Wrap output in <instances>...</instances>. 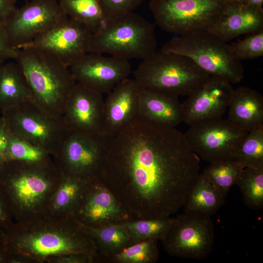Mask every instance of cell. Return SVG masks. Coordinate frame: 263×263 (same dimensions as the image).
<instances>
[{
    "label": "cell",
    "mask_w": 263,
    "mask_h": 263,
    "mask_svg": "<svg viewBox=\"0 0 263 263\" xmlns=\"http://www.w3.org/2000/svg\"><path fill=\"white\" fill-rule=\"evenodd\" d=\"M200 174V158L176 127L137 118L114 136L99 177L136 219L170 217Z\"/></svg>",
    "instance_id": "obj_1"
},
{
    "label": "cell",
    "mask_w": 263,
    "mask_h": 263,
    "mask_svg": "<svg viewBox=\"0 0 263 263\" xmlns=\"http://www.w3.org/2000/svg\"><path fill=\"white\" fill-rule=\"evenodd\" d=\"M9 253L8 263H46L50 258L83 254L95 259V245L73 216L58 220L42 217L26 223L15 222L3 230Z\"/></svg>",
    "instance_id": "obj_2"
},
{
    "label": "cell",
    "mask_w": 263,
    "mask_h": 263,
    "mask_svg": "<svg viewBox=\"0 0 263 263\" xmlns=\"http://www.w3.org/2000/svg\"><path fill=\"white\" fill-rule=\"evenodd\" d=\"M60 178L53 159L39 163L2 161L0 186L10 203L15 222L26 223L43 217Z\"/></svg>",
    "instance_id": "obj_3"
},
{
    "label": "cell",
    "mask_w": 263,
    "mask_h": 263,
    "mask_svg": "<svg viewBox=\"0 0 263 263\" xmlns=\"http://www.w3.org/2000/svg\"><path fill=\"white\" fill-rule=\"evenodd\" d=\"M14 60L25 75L32 101L50 115L62 118L67 98L76 83L69 67L54 55L33 47L19 49Z\"/></svg>",
    "instance_id": "obj_4"
},
{
    "label": "cell",
    "mask_w": 263,
    "mask_h": 263,
    "mask_svg": "<svg viewBox=\"0 0 263 263\" xmlns=\"http://www.w3.org/2000/svg\"><path fill=\"white\" fill-rule=\"evenodd\" d=\"M157 44L153 24L132 12L107 21L93 33L89 53L143 60L156 51Z\"/></svg>",
    "instance_id": "obj_5"
},
{
    "label": "cell",
    "mask_w": 263,
    "mask_h": 263,
    "mask_svg": "<svg viewBox=\"0 0 263 263\" xmlns=\"http://www.w3.org/2000/svg\"><path fill=\"white\" fill-rule=\"evenodd\" d=\"M133 76L141 88L188 96L210 75L188 57L160 50L142 60Z\"/></svg>",
    "instance_id": "obj_6"
},
{
    "label": "cell",
    "mask_w": 263,
    "mask_h": 263,
    "mask_svg": "<svg viewBox=\"0 0 263 263\" xmlns=\"http://www.w3.org/2000/svg\"><path fill=\"white\" fill-rule=\"evenodd\" d=\"M161 50L187 56L209 75L220 76L231 84L243 79L242 61L231 56L229 44L209 31L172 38Z\"/></svg>",
    "instance_id": "obj_7"
},
{
    "label": "cell",
    "mask_w": 263,
    "mask_h": 263,
    "mask_svg": "<svg viewBox=\"0 0 263 263\" xmlns=\"http://www.w3.org/2000/svg\"><path fill=\"white\" fill-rule=\"evenodd\" d=\"M227 0H150L156 23L164 31L182 36L208 31L219 19Z\"/></svg>",
    "instance_id": "obj_8"
},
{
    "label": "cell",
    "mask_w": 263,
    "mask_h": 263,
    "mask_svg": "<svg viewBox=\"0 0 263 263\" xmlns=\"http://www.w3.org/2000/svg\"><path fill=\"white\" fill-rule=\"evenodd\" d=\"M113 136L69 129L53 159L61 174L90 180L99 177L103 158Z\"/></svg>",
    "instance_id": "obj_9"
},
{
    "label": "cell",
    "mask_w": 263,
    "mask_h": 263,
    "mask_svg": "<svg viewBox=\"0 0 263 263\" xmlns=\"http://www.w3.org/2000/svg\"><path fill=\"white\" fill-rule=\"evenodd\" d=\"M6 132L38 147L52 158L67 131L63 119L54 117L30 100L2 112Z\"/></svg>",
    "instance_id": "obj_10"
},
{
    "label": "cell",
    "mask_w": 263,
    "mask_h": 263,
    "mask_svg": "<svg viewBox=\"0 0 263 263\" xmlns=\"http://www.w3.org/2000/svg\"><path fill=\"white\" fill-rule=\"evenodd\" d=\"M248 133L222 116L197 121L184 133L191 150L211 163L234 160L238 146Z\"/></svg>",
    "instance_id": "obj_11"
},
{
    "label": "cell",
    "mask_w": 263,
    "mask_h": 263,
    "mask_svg": "<svg viewBox=\"0 0 263 263\" xmlns=\"http://www.w3.org/2000/svg\"><path fill=\"white\" fill-rule=\"evenodd\" d=\"M214 237L210 216L184 212L174 218L161 242L165 251L171 256L200 260L211 252Z\"/></svg>",
    "instance_id": "obj_12"
},
{
    "label": "cell",
    "mask_w": 263,
    "mask_h": 263,
    "mask_svg": "<svg viewBox=\"0 0 263 263\" xmlns=\"http://www.w3.org/2000/svg\"><path fill=\"white\" fill-rule=\"evenodd\" d=\"M67 17L56 0H32L16 8L2 25L11 45L19 49Z\"/></svg>",
    "instance_id": "obj_13"
},
{
    "label": "cell",
    "mask_w": 263,
    "mask_h": 263,
    "mask_svg": "<svg viewBox=\"0 0 263 263\" xmlns=\"http://www.w3.org/2000/svg\"><path fill=\"white\" fill-rule=\"evenodd\" d=\"M73 216L81 224L94 227L136 220L100 177L88 181Z\"/></svg>",
    "instance_id": "obj_14"
},
{
    "label": "cell",
    "mask_w": 263,
    "mask_h": 263,
    "mask_svg": "<svg viewBox=\"0 0 263 263\" xmlns=\"http://www.w3.org/2000/svg\"><path fill=\"white\" fill-rule=\"evenodd\" d=\"M92 34L85 24L67 17L22 48L47 52L69 67L89 53Z\"/></svg>",
    "instance_id": "obj_15"
},
{
    "label": "cell",
    "mask_w": 263,
    "mask_h": 263,
    "mask_svg": "<svg viewBox=\"0 0 263 263\" xmlns=\"http://www.w3.org/2000/svg\"><path fill=\"white\" fill-rule=\"evenodd\" d=\"M69 68L76 83L102 94L128 78L132 69L128 60L93 53L86 54Z\"/></svg>",
    "instance_id": "obj_16"
},
{
    "label": "cell",
    "mask_w": 263,
    "mask_h": 263,
    "mask_svg": "<svg viewBox=\"0 0 263 263\" xmlns=\"http://www.w3.org/2000/svg\"><path fill=\"white\" fill-rule=\"evenodd\" d=\"M233 90L228 81L210 75L181 103L183 122L190 125L204 119L222 117L228 108Z\"/></svg>",
    "instance_id": "obj_17"
},
{
    "label": "cell",
    "mask_w": 263,
    "mask_h": 263,
    "mask_svg": "<svg viewBox=\"0 0 263 263\" xmlns=\"http://www.w3.org/2000/svg\"><path fill=\"white\" fill-rule=\"evenodd\" d=\"M104 102L101 94L76 83L62 116L67 128L87 133L101 132Z\"/></svg>",
    "instance_id": "obj_18"
},
{
    "label": "cell",
    "mask_w": 263,
    "mask_h": 263,
    "mask_svg": "<svg viewBox=\"0 0 263 263\" xmlns=\"http://www.w3.org/2000/svg\"><path fill=\"white\" fill-rule=\"evenodd\" d=\"M140 87L133 78L118 83L104 102L101 132L113 137L138 116Z\"/></svg>",
    "instance_id": "obj_19"
},
{
    "label": "cell",
    "mask_w": 263,
    "mask_h": 263,
    "mask_svg": "<svg viewBox=\"0 0 263 263\" xmlns=\"http://www.w3.org/2000/svg\"><path fill=\"white\" fill-rule=\"evenodd\" d=\"M263 30V10L244 1H229L220 17L208 31L227 41L246 34Z\"/></svg>",
    "instance_id": "obj_20"
},
{
    "label": "cell",
    "mask_w": 263,
    "mask_h": 263,
    "mask_svg": "<svg viewBox=\"0 0 263 263\" xmlns=\"http://www.w3.org/2000/svg\"><path fill=\"white\" fill-rule=\"evenodd\" d=\"M138 118L158 125L176 127L183 120L179 96L164 91L140 87Z\"/></svg>",
    "instance_id": "obj_21"
},
{
    "label": "cell",
    "mask_w": 263,
    "mask_h": 263,
    "mask_svg": "<svg viewBox=\"0 0 263 263\" xmlns=\"http://www.w3.org/2000/svg\"><path fill=\"white\" fill-rule=\"evenodd\" d=\"M227 119L249 132L263 126V97L250 88L234 89L228 107Z\"/></svg>",
    "instance_id": "obj_22"
},
{
    "label": "cell",
    "mask_w": 263,
    "mask_h": 263,
    "mask_svg": "<svg viewBox=\"0 0 263 263\" xmlns=\"http://www.w3.org/2000/svg\"><path fill=\"white\" fill-rule=\"evenodd\" d=\"M32 100L25 75L15 61L0 64V109L7 110Z\"/></svg>",
    "instance_id": "obj_23"
},
{
    "label": "cell",
    "mask_w": 263,
    "mask_h": 263,
    "mask_svg": "<svg viewBox=\"0 0 263 263\" xmlns=\"http://www.w3.org/2000/svg\"><path fill=\"white\" fill-rule=\"evenodd\" d=\"M88 181L61 174L60 182L51 196L43 217L61 220L73 216Z\"/></svg>",
    "instance_id": "obj_24"
},
{
    "label": "cell",
    "mask_w": 263,
    "mask_h": 263,
    "mask_svg": "<svg viewBox=\"0 0 263 263\" xmlns=\"http://www.w3.org/2000/svg\"><path fill=\"white\" fill-rule=\"evenodd\" d=\"M83 226L95 245L96 263H107L114 255L132 244L131 236L124 224L98 227Z\"/></svg>",
    "instance_id": "obj_25"
},
{
    "label": "cell",
    "mask_w": 263,
    "mask_h": 263,
    "mask_svg": "<svg viewBox=\"0 0 263 263\" xmlns=\"http://www.w3.org/2000/svg\"><path fill=\"white\" fill-rule=\"evenodd\" d=\"M224 197L202 172L190 190L183 207L184 212L211 216L224 205Z\"/></svg>",
    "instance_id": "obj_26"
},
{
    "label": "cell",
    "mask_w": 263,
    "mask_h": 263,
    "mask_svg": "<svg viewBox=\"0 0 263 263\" xmlns=\"http://www.w3.org/2000/svg\"><path fill=\"white\" fill-rule=\"evenodd\" d=\"M59 3L68 17L83 23L93 33L107 21L99 0H59Z\"/></svg>",
    "instance_id": "obj_27"
},
{
    "label": "cell",
    "mask_w": 263,
    "mask_h": 263,
    "mask_svg": "<svg viewBox=\"0 0 263 263\" xmlns=\"http://www.w3.org/2000/svg\"><path fill=\"white\" fill-rule=\"evenodd\" d=\"M5 142L3 161L39 163L53 160L52 157L43 149L6 131Z\"/></svg>",
    "instance_id": "obj_28"
},
{
    "label": "cell",
    "mask_w": 263,
    "mask_h": 263,
    "mask_svg": "<svg viewBox=\"0 0 263 263\" xmlns=\"http://www.w3.org/2000/svg\"><path fill=\"white\" fill-rule=\"evenodd\" d=\"M243 168L234 160L210 163L203 171L217 190L225 197L236 184Z\"/></svg>",
    "instance_id": "obj_29"
},
{
    "label": "cell",
    "mask_w": 263,
    "mask_h": 263,
    "mask_svg": "<svg viewBox=\"0 0 263 263\" xmlns=\"http://www.w3.org/2000/svg\"><path fill=\"white\" fill-rule=\"evenodd\" d=\"M249 208L258 210L263 207V168H244L236 184Z\"/></svg>",
    "instance_id": "obj_30"
},
{
    "label": "cell",
    "mask_w": 263,
    "mask_h": 263,
    "mask_svg": "<svg viewBox=\"0 0 263 263\" xmlns=\"http://www.w3.org/2000/svg\"><path fill=\"white\" fill-rule=\"evenodd\" d=\"M174 218L170 217L136 219L124 223L131 239L132 244L146 240H160L164 238Z\"/></svg>",
    "instance_id": "obj_31"
},
{
    "label": "cell",
    "mask_w": 263,
    "mask_h": 263,
    "mask_svg": "<svg viewBox=\"0 0 263 263\" xmlns=\"http://www.w3.org/2000/svg\"><path fill=\"white\" fill-rule=\"evenodd\" d=\"M234 160L243 168H263V126L248 132L238 146Z\"/></svg>",
    "instance_id": "obj_32"
},
{
    "label": "cell",
    "mask_w": 263,
    "mask_h": 263,
    "mask_svg": "<svg viewBox=\"0 0 263 263\" xmlns=\"http://www.w3.org/2000/svg\"><path fill=\"white\" fill-rule=\"evenodd\" d=\"M158 240H146L132 244L110 258V263H154L159 257Z\"/></svg>",
    "instance_id": "obj_33"
},
{
    "label": "cell",
    "mask_w": 263,
    "mask_h": 263,
    "mask_svg": "<svg viewBox=\"0 0 263 263\" xmlns=\"http://www.w3.org/2000/svg\"><path fill=\"white\" fill-rule=\"evenodd\" d=\"M231 56L238 60L251 59L263 56V30L250 34L243 39L229 44Z\"/></svg>",
    "instance_id": "obj_34"
},
{
    "label": "cell",
    "mask_w": 263,
    "mask_h": 263,
    "mask_svg": "<svg viewBox=\"0 0 263 263\" xmlns=\"http://www.w3.org/2000/svg\"><path fill=\"white\" fill-rule=\"evenodd\" d=\"M143 0H99L107 21L133 11Z\"/></svg>",
    "instance_id": "obj_35"
},
{
    "label": "cell",
    "mask_w": 263,
    "mask_h": 263,
    "mask_svg": "<svg viewBox=\"0 0 263 263\" xmlns=\"http://www.w3.org/2000/svg\"><path fill=\"white\" fill-rule=\"evenodd\" d=\"M15 222L8 199L0 186V229L5 230Z\"/></svg>",
    "instance_id": "obj_36"
},
{
    "label": "cell",
    "mask_w": 263,
    "mask_h": 263,
    "mask_svg": "<svg viewBox=\"0 0 263 263\" xmlns=\"http://www.w3.org/2000/svg\"><path fill=\"white\" fill-rule=\"evenodd\" d=\"M18 49L10 44L3 26L0 24V64L9 59H15Z\"/></svg>",
    "instance_id": "obj_37"
},
{
    "label": "cell",
    "mask_w": 263,
    "mask_h": 263,
    "mask_svg": "<svg viewBox=\"0 0 263 263\" xmlns=\"http://www.w3.org/2000/svg\"><path fill=\"white\" fill-rule=\"evenodd\" d=\"M95 259L83 254H69L49 258L46 263H94Z\"/></svg>",
    "instance_id": "obj_38"
},
{
    "label": "cell",
    "mask_w": 263,
    "mask_h": 263,
    "mask_svg": "<svg viewBox=\"0 0 263 263\" xmlns=\"http://www.w3.org/2000/svg\"><path fill=\"white\" fill-rule=\"evenodd\" d=\"M12 0H0V24L2 25L16 8Z\"/></svg>",
    "instance_id": "obj_39"
},
{
    "label": "cell",
    "mask_w": 263,
    "mask_h": 263,
    "mask_svg": "<svg viewBox=\"0 0 263 263\" xmlns=\"http://www.w3.org/2000/svg\"><path fill=\"white\" fill-rule=\"evenodd\" d=\"M9 253L3 230L0 229V263H8Z\"/></svg>",
    "instance_id": "obj_40"
},
{
    "label": "cell",
    "mask_w": 263,
    "mask_h": 263,
    "mask_svg": "<svg viewBox=\"0 0 263 263\" xmlns=\"http://www.w3.org/2000/svg\"><path fill=\"white\" fill-rule=\"evenodd\" d=\"M246 3L259 8H262L263 0H244Z\"/></svg>",
    "instance_id": "obj_41"
},
{
    "label": "cell",
    "mask_w": 263,
    "mask_h": 263,
    "mask_svg": "<svg viewBox=\"0 0 263 263\" xmlns=\"http://www.w3.org/2000/svg\"><path fill=\"white\" fill-rule=\"evenodd\" d=\"M5 137V130L4 120L1 117L0 118V141Z\"/></svg>",
    "instance_id": "obj_42"
},
{
    "label": "cell",
    "mask_w": 263,
    "mask_h": 263,
    "mask_svg": "<svg viewBox=\"0 0 263 263\" xmlns=\"http://www.w3.org/2000/svg\"><path fill=\"white\" fill-rule=\"evenodd\" d=\"M6 146L5 137L0 141V164L3 160V155Z\"/></svg>",
    "instance_id": "obj_43"
},
{
    "label": "cell",
    "mask_w": 263,
    "mask_h": 263,
    "mask_svg": "<svg viewBox=\"0 0 263 263\" xmlns=\"http://www.w3.org/2000/svg\"><path fill=\"white\" fill-rule=\"evenodd\" d=\"M229 1H244V0H227Z\"/></svg>",
    "instance_id": "obj_44"
},
{
    "label": "cell",
    "mask_w": 263,
    "mask_h": 263,
    "mask_svg": "<svg viewBox=\"0 0 263 263\" xmlns=\"http://www.w3.org/2000/svg\"><path fill=\"white\" fill-rule=\"evenodd\" d=\"M13 1V2L16 3V2L18 0H12Z\"/></svg>",
    "instance_id": "obj_45"
},
{
    "label": "cell",
    "mask_w": 263,
    "mask_h": 263,
    "mask_svg": "<svg viewBox=\"0 0 263 263\" xmlns=\"http://www.w3.org/2000/svg\"></svg>",
    "instance_id": "obj_46"
}]
</instances>
